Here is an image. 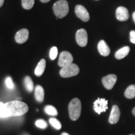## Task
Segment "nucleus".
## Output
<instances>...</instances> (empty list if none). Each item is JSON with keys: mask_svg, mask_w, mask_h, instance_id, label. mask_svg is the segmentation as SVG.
<instances>
[{"mask_svg": "<svg viewBox=\"0 0 135 135\" xmlns=\"http://www.w3.org/2000/svg\"><path fill=\"white\" fill-rule=\"evenodd\" d=\"M8 117L20 116L26 113L28 111V106L26 103L20 101H13L5 104Z\"/></svg>", "mask_w": 135, "mask_h": 135, "instance_id": "f257e3e1", "label": "nucleus"}, {"mask_svg": "<svg viewBox=\"0 0 135 135\" xmlns=\"http://www.w3.org/2000/svg\"><path fill=\"white\" fill-rule=\"evenodd\" d=\"M69 115L73 121H76L80 117L81 112V103L78 98H74L70 101L68 106Z\"/></svg>", "mask_w": 135, "mask_h": 135, "instance_id": "f03ea898", "label": "nucleus"}, {"mask_svg": "<svg viewBox=\"0 0 135 135\" xmlns=\"http://www.w3.org/2000/svg\"><path fill=\"white\" fill-rule=\"evenodd\" d=\"M53 12L58 18H63L69 13L68 3L66 0H59L53 4Z\"/></svg>", "mask_w": 135, "mask_h": 135, "instance_id": "7ed1b4c3", "label": "nucleus"}, {"mask_svg": "<svg viewBox=\"0 0 135 135\" xmlns=\"http://www.w3.org/2000/svg\"><path fill=\"white\" fill-rule=\"evenodd\" d=\"M80 73V68L75 63L66 65L61 69L60 75L63 78H70L75 76Z\"/></svg>", "mask_w": 135, "mask_h": 135, "instance_id": "20e7f679", "label": "nucleus"}, {"mask_svg": "<svg viewBox=\"0 0 135 135\" xmlns=\"http://www.w3.org/2000/svg\"><path fill=\"white\" fill-rule=\"evenodd\" d=\"M73 57L70 52L64 51L60 53L58 60L59 66L63 68L73 63Z\"/></svg>", "mask_w": 135, "mask_h": 135, "instance_id": "39448f33", "label": "nucleus"}, {"mask_svg": "<svg viewBox=\"0 0 135 135\" xmlns=\"http://www.w3.org/2000/svg\"><path fill=\"white\" fill-rule=\"evenodd\" d=\"M76 41L79 46L84 47L88 43V33L86 30L81 28L78 30L76 33Z\"/></svg>", "mask_w": 135, "mask_h": 135, "instance_id": "423d86ee", "label": "nucleus"}, {"mask_svg": "<svg viewBox=\"0 0 135 135\" xmlns=\"http://www.w3.org/2000/svg\"><path fill=\"white\" fill-rule=\"evenodd\" d=\"M75 14L76 15L78 18L82 20L83 21L87 22L89 20L90 16L87 9H86L85 7H84L82 5L78 4L76 6L75 9Z\"/></svg>", "mask_w": 135, "mask_h": 135, "instance_id": "0eeeda50", "label": "nucleus"}, {"mask_svg": "<svg viewBox=\"0 0 135 135\" xmlns=\"http://www.w3.org/2000/svg\"><path fill=\"white\" fill-rule=\"evenodd\" d=\"M94 110L98 114H101L102 112H105L108 109V101L104 98H98L94 103Z\"/></svg>", "mask_w": 135, "mask_h": 135, "instance_id": "6e6552de", "label": "nucleus"}, {"mask_svg": "<svg viewBox=\"0 0 135 135\" xmlns=\"http://www.w3.org/2000/svg\"><path fill=\"white\" fill-rule=\"evenodd\" d=\"M117 81V76L114 74H111L103 78L102 83L106 89L110 90L113 88Z\"/></svg>", "mask_w": 135, "mask_h": 135, "instance_id": "1a4fd4ad", "label": "nucleus"}, {"mask_svg": "<svg viewBox=\"0 0 135 135\" xmlns=\"http://www.w3.org/2000/svg\"><path fill=\"white\" fill-rule=\"evenodd\" d=\"M28 38H29V31L26 28H23L16 33L15 41L19 44H23L28 40Z\"/></svg>", "mask_w": 135, "mask_h": 135, "instance_id": "9d476101", "label": "nucleus"}, {"mask_svg": "<svg viewBox=\"0 0 135 135\" xmlns=\"http://www.w3.org/2000/svg\"><path fill=\"white\" fill-rule=\"evenodd\" d=\"M116 17L120 21H126L129 19V12L126 8L119 6L116 10Z\"/></svg>", "mask_w": 135, "mask_h": 135, "instance_id": "9b49d317", "label": "nucleus"}, {"mask_svg": "<svg viewBox=\"0 0 135 135\" xmlns=\"http://www.w3.org/2000/svg\"><path fill=\"white\" fill-rule=\"evenodd\" d=\"M120 118V111L117 105H113L111 109L110 116L109 118V123L110 124H116Z\"/></svg>", "mask_w": 135, "mask_h": 135, "instance_id": "f8f14e48", "label": "nucleus"}, {"mask_svg": "<svg viewBox=\"0 0 135 135\" xmlns=\"http://www.w3.org/2000/svg\"><path fill=\"white\" fill-rule=\"evenodd\" d=\"M98 50L103 56H108L110 54V48L104 40H101L98 44Z\"/></svg>", "mask_w": 135, "mask_h": 135, "instance_id": "ddd939ff", "label": "nucleus"}, {"mask_svg": "<svg viewBox=\"0 0 135 135\" xmlns=\"http://www.w3.org/2000/svg\"><path fill=\"white\" fill-rule=\"evenodd\" d=\"M35 97L36 100L39 103L43 102L45 97L43 88L40 85H37L35 89Z\"/></svg>", "mask_w": 135, "mask_h": 135, "instance_id": "4468645a", "label": "nucleus"}, {"mask_svg": "<svg viewBox=\"0 0 135 135\" xmlns=\"http://www.w3.org/2000/svg\"><path fill=\"white\" fill-rule=\"evenodd\" d=\"M130 51V48L129 46H124L123 48L118 50L115 53L114 56L117 60H121V59L125 58Z\"/></svg>", "mask_w": 135, "mask_h": 135, "instance_id": "2eb2a0df", "label": "nucleus"}, {"mask_svg": "<svg viewBox=\"0 0 135 135\" xmlns=\"http://www.w3.org/2000/svg\"><path fill=\"white\" fill-rule=\"evenodd\" d=\"M45 68H46V61L44 59L40 60L35 70V74L36 76H41L45 71Z\"/></svg>", "mask_w": 135, "mask_h": 135, "instance_id": "dca6fc26", "label": "nucleus"}, {"mask_svg": "<svg viewBox=\"0 0 135 135\" xmlns=\"http://www.w3.org/2000/svg\"><path fill=\"white\" fill-rule=\"evenodd\" d=\"M124 96L128 99H133L135 98V85H129L124 91Z\"/></svg>", "mask_w": 135, "mask_h": 135, "instance_id": "f3484780", "label": "nucleus"}, {"mask_svg": "<svg viewBox=\"0 0 135 135\" xmlns=\"http://www.w3.org/2000/svg\"><path fill=\"white\" fill-rule=\"evenodd\" d=\"M24 85L25 88L28 92H32L34 89V84L31 78L28 76H27L24 79Z\"/></svg>", "mask_w": 135, "mask_h": 135, "instance_id": "a211bd4d", "label": "nucleus"}, {"mask_svg": "<svg viewBox=\"0 0 135 135\" xmlns=\"http://www.w3.org/2000/svg\"><path fill=\"white\" fill-rule=\"evenodd\" d=\"M45 112L47 114L51 116H57L58 115V111L55 107L51 105H47L45 107Z\"/></svg>", "mask_w": 135, "mask_h": 135, "instance_id": "6ab92c4d", "label": "nucleus"}, {"mask_svg": "<svg viewBox=\"0 0 135 135\" xmlns=\"http://www.w3.org/2000/svg\"><path fill=\"white\" fill-rule=\"evenodd\" d=\"M22 6L25 9H31L35 4V0H21Z\"/></svg>", "mask_w": 135, "mask_h": 135, "instance_id": "aec40b11", "label": "nucleus"}, {"mask_svg": "<svg viewBox=\"0 0 135 135\" xmlns=\"http://www.w3.org/2000/svg\"><path fill=\"white\" fill-rule=\"evenodd\" d=\"M49 122L51 124V125L54 128H55L56 129H60L61 128V123L59 121L58 119H56V118H51L49 120Z\"/></svg>", "mask_w": 135, "mask_h": 135, "instance_id": "412c9836", "label": "nucleus"}, {"mask_svg": "<svg viewBox=\"0 0 135 135\" xmlns=\"http://www.w3.org/2000/svg\"><path fill=\"white\" fill-rule=\"evenodd\" d=\"M0 117L1 118H7L8 117V114L6 111L5 104L0 102Z\"/></svg>", "mask_w": 135, "mask_h": 135, "instance_id": "4be33fe9", "label": "nucleus"}, {"mask_svg": "<svg viewBox=\"0 0 135 135\" xmlns=\"http://www.w3.org/2000/svg\"><path fill=\"white\" fill-rule=\"evenodd\" d=\"M57 56H58V48L56 46H53L50 50V58L51 60H54L56 58Z\"/></svg>", "mask_w": 135, "mask_h": 135, "instance_id": "5701e85b", "label": "nucleus"}, {"mask_svg": "<svg viewBox=\"0 0 135 135\" xmlns=\"http://www.w3.org/2000/svg\"><path fill=\"white\" fill-rule=\"evenodd\" d=\"M35 124L37 127L41 129H45L47 127V123L43 119H38L35 122Z\"/></svg>", "mask_w": 135, "mask_h": 135, "instance_id": "b1692460", "label": "nucleus"}, {"mask_svg": "<svg viewBox=\"0 0 135 135\" xmlns=\"http://www.w3.org/2000/svg\"><path fill=\"white\" fill-rule=\"evenodd\" d=\"M5 83H6V85L8 88H9L10 89H12L14 88L15 87L14 83H13V81L10 77L6 78V80H5Z\"/></svg>", "mask_w": 135, "mask_h": 135, "instance_id": "393cba45", "label": "nucleus"}, {"mask_svg": "<svg viewBox=\"0 0 135 135\" xmlns=\"http://www.w3.org/2000/svg\"><path fill=\"white\" fill-rule=\"evenodd\" d=\"M129 40L131 43L135 44V31L134 30H131L129 33Z\"/></svg>", "mask_w": 135, "mask_h": 135, "instance_id": "a878e982", "label": "nucleus"}, {"mask_svg": "<svg viewBox=\"0 0 135 135\" xmlns=\"http://www.w3.org/2000/svg\"><path fill=\"white\" fill-rule=\"evenodd\" d=\"M51 0H40V1L42 3H48L49 1H50Z\"/></svg>", "mask_w": 135, "mask_h": 135, "instance_id": "bb28decb", "label": "nucleus"}, {"mask_svg": "<svg viewBox=\"0 0 135 135\" xmlns=\"http://www.w3.org/2000/svg\"><path fill=\"white\" fill-rule=\"evenodd\" d=\"M4 0H0V8L3 6V4H4Z\"/></svg>", "mask_w": 135, "mask_h": 135, "instance_id": "cd10ccee", "label": "nucleus"}, {"mask_svg": "<svg viewBox=\"0 0 135 135\" xmlns=\"http://www.w3.org/2000/svg\"><path fill=\"white\" fill-rule=\"evenodd\" d=\"M133 21H134V22L135 23V11L133 13Z\"/></svg>", "mask_w": 135, "mask_h": 135, "instance_id": "c85d7f7f", "label": "nucleus"}, {"mask_svg": "<svg viewBox=\"0 0 135 135\" xmlns=\"http://www.w3.org/2000/svg\"><path fill=\"white\" fill-rule=\"evenodd\" d=\"M132 113H133V115H134V116H135V107H134V108H133V111H132Z\"/></svg>", "mask_w": 135, "mask_h": 135, "instance_id": "c756f323", "label": "nucleus"}, {"mask_svg": "<svg viewBox=\"0 0 135 135\" xmlns=\"http://www.w3.org/2000/svg\"><path fill=\"white\" fill-rule=\"evenodd\" d=\"M61 135H70V134H68V133H63L61 134Z\"/></svg>", "mask_w": 135, "mask_h": 135, "instance_id": "7c9ffc66", "label": "nucleus"}, {"mask_svg": "<svg viewBox=\"0 0 135 135\" xmlns=\"http://www.w3.org/2000/svg\"><path fill=\"white\" fill-rule=\"evenodd\" d=\"M24 135H28V134H24Z\"/></svg>", "mask_w": 135, "mask_h": 135, "instance_id": "2f4dec72", "label": "nucleus"}, {"mask_svg": "<svg viewBox=\"0 0 135 135\" xmlns=\"http://www.w3.org/2000/svg\"><path fill=\"white\" fill-rule=\"evenodd\" d=\"M129 135H133V134H129Z\"/></svg>", "mask_w": 135, "mask_h": 135, "instance_id": "473e14b6", "label": "nucleus"}, {"mask_svg": "<svg viewBox=\"0 0 135 135\" xmlns=\"http://www.w3.org/2000/svg\"><path fill=\"white\" fill-rule=\"evenodd\" d=\"M97 1H98V0H97Z\"/></svg>", "mask_w": 135, "mask_h": 135, "instance_id": "72a5a7b5", "label": "nucleus"}]
</instances>
